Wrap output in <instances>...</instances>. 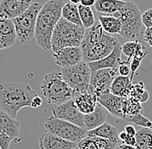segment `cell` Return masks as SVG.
<instances>
[{"label":"cell","instance_id":"cell-1","mask_svg":"<svg viewBox=\"0 0 152 149\" xmlns=\"http://www.w3.org/2000/svg\"><path fill=\"white\" fill-rule=\"evenodd\" d=\"M117 41L114 36L106 34L99 23H95L93 28L86 29L80 46L83 61L91 63L109 56L114 50Z\"/></svg>","mask_w":152,"mask_h":149},{"label":"cell","instance_id":"cell-2","mask_svg":"<svg viewBox=\"0 0 152 149\" xmlns=\"http://www.w3.org/2000/svg\"><path fill=\"white\" fill-rule=\"evenodd\" d=\"M66 2L50 0L40 10L37 19L35 39L39 47L45 51L51 50V40L58 22L61 18V10Z\"/></svg>","mask_w":152,"mask_h":149},{"label":"cell","instance_id":"cell-3","mask_svg":"<svg viewBox=\"0 0 152 149\" xmlns=\"http://www.w3.org/2000/svg\"><path fill=\"white\" fill-rule=\"evenodd\" d=\"M37 92L27 84L4 83L0 84V112H4L16 119L18 111L30 107Z\"/></svg>","mask_w":152,"mask_h":149},{"label":"cell","instance_id":"cell-4","mask_svg":"<svg viewBox=\"0 0 152 149\" xmlns=\"http://www.w3.org/2000/svg\"><path fill=\"white\" fill-rule=\"evenodd\" d=\"M40 88L43 98L48 104L55 106L73 100L77 95L66 84L60 72H53L45 75Z\"/></svg>","mask_w":152,"mask_h":149},{"label":"cell","instance_id":"cell-5","mask_svg":"<svg viewBox=\"0 0 152 149\" xmlns=\"http://www.w3.org/2000/svg\"><path fill=\"white\" fill-rule=\"evenodd\" d=\"M86 33V29L60 19L54 30L51 40V50L56 53L65 47H80Z\"/></svg>","mask_w":152,"mask_h":149},{"label":"cell","instance_id":"cell-6","mask_svg":"<svg viewBox=\"0 0 152 149\" xmlns=\"http://www.w3.org/2000/svg\"><path fill=\"white\" fill-rule=\"evenodd\" d=\"M39 124L45 133L54 134L75 144H78L86 136V131L85 129L55 116L42 119L40 121Z\"/></svg>","mask_w":152,"mask_h":149},{"label":"cell","instance_id":"cell-7","mask_svg":"<svg viewBox=\"0 0 152 149\" xmlns=\"http://www.w3.org/2000/svg\"><path fill=\"white\" fill-rule=\"evenodd\" d=\"M142 14L136 4L126 1L123 9L119 11L122 24L120 36L122 37L127 40L138 38L142 33Z\"/></svg>","mask_w":152,"mask_h":149},{"label":"cell","instance_id":"cell-8","mask_svg":"<svg viewBox=\"0 0 152 149\" xmlns=\"http://www.w3.org/2000/svg\"><path fill=\"white\" fill-rule=\"evenodd\" d=\"M42 5L39 3H32L28 9L20 17L12 20L15 25L17 37L21 43L27 44L35 37L37 19Z\"/></svg>","mask_w":152,"mask_h":149},{"label":"cell","instance_id":"cell-9","mask_svg":"<svg viewBox=\"0 0 152 149\" xmlns=\"http://www.w3.org/2000/svg\"><path fill=\"white\" fill-rule=\"evenodd\" d=\"M61 73L66 84L75 92L76 94L88 92L92 75L88 63L81 61L75 65L62 68Z\"/></svg>","mask_w":152,"mask_h":149},{"label":"cell","instance_id":"cell-10","mask_svg":"<svg viewBox=\"0 0 152 149\" xmlns=\"http://www.w3.org/2000/svg\"><path fill=\"white\" fill-rule=\"evenodd\" d=\"M118 69H101L92 72L91 82L88 92L95 95L98 98L110 92L113 79L118 76Z\"/></svg>","mask_w":152,"mask_h":149},{"label":"cell","instance_id":"cell-11","mask_svg":"<svg viewBox=\"0 0 152 149\" xmlns=\"http://www.w3.org/2000/svg\"><path fill=\"white\" fill-rule=\"evenodd\" d=\"M52 113L53 116L71 122L85 129V115L79 111L75 104L74 99L62 104L54 106L52 108Z\"/></svg>","mask_w":152,"mask_h":149},{"label":"cell","instance_id":"cell-12","mask_svg":"<svg viewBox=\"0 0 152 149\" xmlns=\"http://www.w3.org/2000/svg\"><path fill=\"white\" fill-rule=\"evenodd\" d=\"M55 62L61 68H67L83 61V55L80 47H65L53 55Z\"/></svg>","mask_w":152,"mask_h":149},{"label":"cell","instance_id":"cell-13","mask_svg":"<svg viewBox=\"0 0 152 149\" xmlns=\"http://www.w3.org/2000/svg\"><path fill=\"white\" fill-rule=\"evenodd\" d=\"M31 4V1L3 0L0 2V19L14 20L23 15Z\"/></svg>","mask_w":152,"mask_h":149},{"label":"cell","instance_id":"cell-14","mask_svg":"<svg viewBox=\"0 0 152 149\" xmlns=\"http://www.w3.org/2000/svg\"><path fill=\"white\" fill-rule=\"evenodd\" d=\"M121 54H122V46L120 45L118 41H117L114 50L110 55L99 61L88 63L91 72L99 71L101 69H118V66L122 62Z\"/></svg>","mask_w":152,"mask_h":149},{"label":"cell","instance_id":"cell-15","mask_svg":"<svg viewBox=\"0 0 152 149\" xmlns=\"http://www.w3.org/2000/svg\"><path fill=\"white\" fill-rule=\"evenodd\" d=\"M122 97H117L111 92L104 94L98 98V103L100 104L102 107L110 113L114 117L122 118L124 115L122 113V103H123Z\"/></svg>","mask_w":152,"mask_h":149},{"label":"cell","instance_id":"cell-16","mask_svg":"<svg viewBox=\"0 0 152 149\" xmlns=\"http://www.w3.org/2000/svg\"><path fill=\"white\" fill-rule=\"evenodd\" d=\"M40 149H73L77 144L61 139L54 134L44 133L39 137Z\"/></svg>","mask_w":152,"mask_h":149},{"label":"cell","instance_id":"cell-17","mask_svg":"<svg viewBox=\"0 0 152 149\" xmlns=\"http://www.w3.org/2000/svg\"><path fill=\"white\" fill-rule=\"evenodd\" d=\"M126 1L118 0H97L95 9L101 16H109L119 18V11L123 9Z\"/></svg>","mask_w":152,"mask_h":149},{"label":"cell","instance_id":"cell-18","mask_svg":"<svg viewBox=\"0 0 152 149\" xmlns=\"http://www.w3.org/2000/svg\"><path fill=\"white\" fill-rule=\"evenodd\" d=\"M108 116V111L98 103L95 110L91 114L85 115V129L86 131L94 130L100 127L106 122Z\"/></svg>","mask_w":152,"mask_h":149},{"label":"cell","instance_id":"cell-19","mask_svg":"<svg viewBox=\"0 0 152 149\" xmlns=\"http://www.w3.org/2000/svg\"><path fill=\"white\" fill-rule=\"evenodd\" d=\"M74 102L79 111L83 115H88L94 111L98 105V97L94 94H77L74 98Z\"/></svg>","mask_w":152,"mask_h":149},{"label":"cell","instance_id":"cell-20","mask_svg":"<svg viewBox=\"0 0 152 149\" xmlns=\"http://www.w3.org/2000/svg\"><path fill=\"white\" fill-rule=\"evenodd\" d=\"M132 84L130 77H123L118 75L114 78L112 83L110 92L122 98L130 97Z\"/></svg>","mask_w":152,"mask_h":149},{"label":"cell","instance_id":"cell-21","mask_svg":"<svg viewBox=\"0 0 152 149\" xmlns=\"http://www.w3.org/2000/svg\"><path fill=\"white\" fill-rule=\"evenodd\" d=\"M0 129L12 140L17 139L20 134V122L4 112H0Z\"/></svg>","mask_w":152,"mask_h":149},{"label":"cell","instance_id":"cell-22","mask_svg":"<svg viewBox=\"0 0 152 149\" xmlns=\"http://www.w3.org/2000/svg\"><path fill=\"white\" fill-rule=\"evenodd\" d=\"M86 136L90 137H100L106 140H111L114 143L118 142V132L117 128H115L112 124L105 122L100 127L95 129L94 130L87 131Z\"/></svg>","mask_w":152,"mask_h":149},{"label":"cell","instance_id":"cell-23","mask_svg":"<svg viewBox=\"0 0 152 149\" xmlns=\"http://www.w3.org/2000/svg\"><path fill=\"white\" fill-rule=\"evenodd\" d=\"M0 36L4 39L7 47H12L17 41V33L12 20L0 19Z\"/></svg>","mask_w":152,"mask_h":149},{"label":"cell","instance_id":"cell-24","mask_svg":"<svg viewBox=\"0 0 152 149\" xmlns=\"http://www.w3.org/2000/svg\"><path fill=\"white\" fill-rule=\"evenodd\" d=\"M99 24L104 32L110 36L113 35H120L122 24L119 18L109 17V16H101L99 15Z\"/></svg>","mask_w":152,"mask_h":149},{"label":"cell","instance_id":"cell-25","mask_svg":"<svg viewBox=\"0 0 152 149\" xmlns=\"http://www.w3.org/2000/svg\"><path fill=\"white\" fill-rule=\"evenodd\" d=\"M61 17L73 24L82 26L81 20L80 17L79 7L78 5L72 4L71 2H67L63 6L61 10Z\"/></svg>","mask_w":152,"mask_h":149},{"label":"cell","instance_id":"cell-26","mask_svg":"<svg viewBox=\"0 0 152 149\" xmlns=\"http://www.w3.org/2000/svg\"><path fill=\"white\" fill-rule=\"evenodd\" d=\"M143 112V106L142 102L134 97L124 98L122 103V113L124 116H135L142 114ZM124 118V117H123Z\"/></svg>","mask_w":152,"mask_h":149},{"label":"cell","instance_id":"cell-27","mask_svg":"<svg viewBox=\"0 0 152 149\" xmlns=\"http://www.w3.org/2000/svg\"><path fill=\"white\" fill-rule=\"evenodd\" d=\"M136 148L152 149V130L149 129H140L136 134Z\"/></svg>","mask_w":152,"mask_h":149},{"label":"cell","instance_id":"cell-28","mask_svg":"<svg viewBox=\"0 0 152 149\" xmlns=\"http://www.w3.org/2000/svg\"><path fill=\"white\" fill-rule=\"evenodd\" d=\"M147 55H148L147 49L139 41L137 47V50H136V54L133 56L132 60L130 63V67H131V77H130V78H131L132 82V79L134 78V74H135L136 71L138 69V67L140 66V64H141V61L146 57Z\"/></svg>","mask_w":152,"mask_h":149},{"label":"cell","instance_id":"cell-29","mask_svg":"<svg viewBox=\"0 0 152 149\" xmlns=\"http://www.w3.org/2000/svg\"><path fill=\"white\" fill-rule=\"evenodd\" d=\"M78 7H79L80 17L81 20L82 27L85 29H89V28H93L95 25L96 22H95L94 12H93L92 9L89 7H85L81 4H79Z\"/></svg>","mask_w":152,"mask_h":149},{"label":"cell","instance_id":"cell-30","mask_svg":"<svg viewBox=\"0 0 152 149\" xmlns=\"http://www.w3.org/2000/svg\"><path fill=\"white\" fill-rule=\"evenodd\" d=\"M130 97H134L142 103L148 101L150 97V94L145 90L143 82L140 81L136 84H132Z\"/></svg>","mask_w":152,"mask_h":149},{"label":"cell","instance_id":"cell-31","mask_svg":"<svg viewBox=\"0 0 152 149\" xmlns=\"http://www.w3.org/2000/svg\"><path fill=\"white\" fill-rule=\"evenodd\" d=\"M123 120L130 121L133 124H136L137 126H139L142 129H149L152 130V121L147 119L145 116H142V114H138L135 116H124Z\"/></svg>","mask_w":152,"mask_h":149},{"label":"cell","instance_id":"cell-32","mask_svg":"<svg viewBox=\"0 0 152 149\" xmlns=\"http://www.w3.org/2000/svg\"><path fill=\"white\" fill-rule=\"evenodd\" d=\"M138 41H128L126 43H124L122 46V53L124 55L127 57V63H131L132 60L133 56L136 54V50L138 45Z\"/></svg>","mask_w":152,"mask_h":149},{"label":"cell","instance_id":"cell-33","mask_svg":"<svg viewBox=\"0 0 152 149\" xmlns=\"http://www.w3.org/2000/svg\"><path fill=\"white\" fill-rule=\"evenodd\" d=\"M93 140L98 149H114L116 148V145H118L111 140L100 137H93Z\"/></svg>","mask_w":152,"mask_h":149},{"label":"cell","instance_id":"cell-34","mask_svg":"<svg viewBox=\"0 0 152 149\" xmlns=\"http://www.w3.org/2000/svg\"><path fill=\"white\" fill-rule=\"evenodd\" d=\"M77 147L79 149H98L93 140V137L90 136H86L83 140L77 144Z\"/></svg>","mask_w":152,"mask_h":149},{"label":"cell","instance_id":"cell-35","mask_svg":"<svg viewBox=\"0 0 152 149\" xmlns=\"http://www.w3.org/2000/svg\"><path fill=\"white\" fill-rule=\"evenodd\" d=\"M142 25L146 28H152V9H147L142 14Z\"/></svg>","mask_w":152,"mask_h":149},{"label":"cell","instance_id":"cell-36","mask_svg":"<svg viewBox=\"0 0 152 149\" xmlns=\"http://www.w3.org/2000/svg\"><path fill=\"white\" fill-rule=\"evenodd\" d=\"M11 139L7 134L0 129V147L2 149H9Z\"/></svg>","mask_w":152,"mask_h":149},{"label":"cell","instance_id":"cell-37","mask_svg":"<svg viewBox=\"0 0 152 149\" xmlns=\"http://www.w3.org/2000/svg\"><path fill=\"white\" fill-rule=\"evenodd\" d=\"M118 70V73L120 76L129 77V75L131 74V67H130V64L127 63V61L122 60Z\"/></svg>","mask_w":152,"mask_h":149},{"label":"cell","instance_id":"cell-38","mask_svg":"<svg viewBox=\"0 0 152 149\" xmlns=\"http://www.w3.org/2000/svg\"><path fill=\"white\" fill-rule=\"evenodd\" d=\"M143 40L152 48V28L145 29L143 33Z\"/></svg>","mask_w":152,"mask_h":149},{"label":"cell","instance_id":"cell-39","mask_svg":"<svg viewBox=\"0 0 152 149\" xmlns=\"http://www.w3.org/2000/svg\"><path fill=\"white\" fill-rule=\"evenodd\" d=\"M124 132L130 136H136V134H137V130H136L135 127L132 125H130V124H128L124 127Z\"/></svg>","mask_w":152,"mask_h":149},{"label":"cell","instance_id":"cell-40","mask_svg":"<svg viewBox=\"0 0 152 149\" xmlns=\"http://www.w3.org/2000/svg\"><path fill=\"white\" fill-rule=\"evenodd\" d=\"M42 104V99L40 97H35L34 98H33V100H32V102H31V105H30V107L31 108H38V107H40L41 105Z\"/></svg>","mask_w":152,"mask_h":149},{"label":"cell","instance_id":"cell-41","mask_svg":"<svg viewBox=\"0 0 152 149\" xmlns=\"http://www.w3.org/2000/svg\"><path fill=\"white\" fill-rule=\"evenodd\" d=\"M136 142H137V140H136V136H130V135H128L127 138L124 140V141L123 143L124 144H125V145H129V146L135 147V146H136Z\"/></svg>","mask_w":152,"mask_h":149},{"label":"cell","instance_id":"cell-42","mask_svg":"<svg viewBox=\"0 0 152 149\" xmlns=\"http://www.w3.org/2000/svg\"><path fill=\"white\" fill-rule=\"evenodd\" d=\"M80 4L85 7L91 8L95 4V1L94 0H80Z\"/></svg>","mask_w":152,"mask_h":149},{"label":"cell","instance_id":"cell-43","mask_svg":"<svg viewBox=\"0 0 152 149\" xmlns=\"http://www.w3.org/2000/svg\"><path fill=\"white\" fill-rule=\"evenodd\" d=\"M118 149H137L136 147H132V146H129V145H125V144H120L118 147Z\"/></svg>","mask_w":152,"mask_h":149},{"label":"cell","instance_id":"cell-44","mask_svg":"<svg viewBox=\"0 0 152 149\" xmlns=\"http://www.w3.org/2000/svg\"><path fill=\"white\" fill-rule=\"evenodd\" d=\"M127 136H128V134H127L124 131H122L121 133H119V134H118V139L122 140V142L124 141V140L127 138Z\"/></svg>","mask_w":152,"mask_h":149},{"label":"cell","instance_id":"cell-45","mask_svg":"<svg viewBox=\"0 0 152 149\" xmlns=\"http://www.w3.org/2000/svg\"><path fill=\"white\" fill-rule=\"evenodd\" d=\"M73 149H79V148H78V147H77V146H76L75 148H73Z\"/></svg>","mask_w":152,"mask_h":149},{"label":"cell","instance_id":"cell-46","mask_svg":"<svg viewBox=\"0 0 152 149\" xmlns=\"http://www.w3.org/2000/svg\"><path fill=\"white\" fill-rule=\"evenodd\" d=\"M0 149H2V148H1V147H0Z\"/></svg>","mask_w":152,"mask_h":149}]
</instances>
